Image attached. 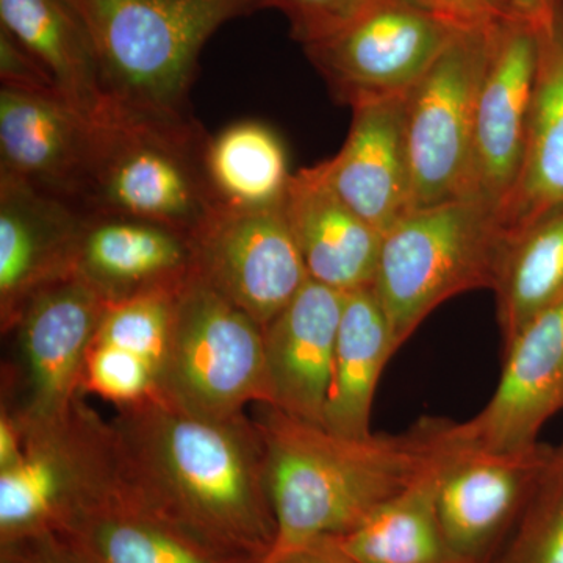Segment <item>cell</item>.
Here are the masks:
<instances>
[{
  "label": "cell",
  "instance_id": "3957f363",
  "mask_svg": "<svg viewBox=\"0 0 563 563\" xmlns=\"http://www.w3.org/2000/svg\"><path fill=\"white\" fill-rule=\"evenodd\" d=\"M87 24L111 106L185 117L207 41L254 0H70Z\"/></svg>",
  "mask_w": 563,
  "mask_h": 563
},
{
  "label": "cell",
  "instance_id": "836d02e7",
  "mask_svg": "<svg viewBox=\"0 0 563 563\" xmlns=\"http://www.w3.org/2000/svg\"><path fill=\"white\" fill-rule=\"evenodd\" d=\"M0 558L11 563H92L65 533H44L0 547Z\"/></svg>",
  "mask_w": 563,
  "mask_h": 563
},
{
  "label": "cell",
  "instance_id": "8fae6325",
  "mask_svg": "<svg viewBox=\"0 0 563 563\" xmlns=\"http://www.w3.org/2000/svg\"><path fill=\"white\" fill-rule=\"evenodd\" d=\"M553 448L493 451L462 442L451 426L437 488V512L444 540L461 563H481L493 544L523 514Z\"/></svg>",
  "mask_w": 563,
  "mask_h": 563
},
{
  "label": "cell",
  "instance_id": "4fadbf2b",
  "mask_svg": "<svg viewBox=\"0 0 563 563\" xmlns=\"http://www.w3.org/2000/svg\"><path fill=\"white\" fill-rule=\"evenodd\" d=\"M537 63L536 24L521 16L499 22L477 96L466 198L501 209L514 190L523 165Z\"/></svg>",
  "mask_w": 563,
  "mask_h": 563
},
{
  "label": "cell",
  "instance_id": "1f68e13d",
  "mask_svg": "<svg viewBox=\"0 0 563 563\" xmlns=\"http://www.w3.org/2000/svg\"><path fill=\"white\" fill-rule=\"evenodd\" d=\"M457 31L490 27L517 16L512 0H410Z\"/></svg>",
  "mask_w": 563,
  "mask_h": 563
},
{
  "label": "cell",
  "instance_id": "d4e9b609",
  "mask_svg": "<svg viewBox=\"0 0 563 563\" xmlns=\"http://www.w3.org/2000/svg\"><path fill=\"white\" fill-rule=\"evenodd\" d=\"M65 536L92 563H247L210 547L121 492L85 515Z\"/></svg>",
  "mask_w": 563,
  "mask_h": 563
},
{
  "label": "cell",
  "instance_id": "cb8c5ba5",
  "mask_svg": "<svg viewBox=\"0 0 563 563\" xmlns=\"http://www.w3.org/2000/svg\"><path fill=\"white\" fill-rule=\"evenodd\" d=\"M453 426V422H451ZM451 442L409 487L373 510L350 532L332 539L355 563H461L444 540L437 488Z\"/></svg>",
  "mask_w": 563,
  "mask_h": 563
},
{
  "label": "cell",
  "instance_id": "4316f807",
  "mask_svg": "<svg viewBox=\"0 0 563 563\" xmlns=\"http://www.w3.org/2000/svg\"><path fill=\"white\" fill-rule=\"evenodd\" d=\"M503 346L563 295V209L515 236L495 287Z\"/></svg>",
  "mask_w": 563,
  "mask_h": 563
},
{
  "label": "cell",
  "instance_id": "83f0119b",
  "mask_svg": "<svg viewBox=\"0 0 563 563\" xmlns=\"http://www.w3.org/2000/svg\"><path fill=\"white\" fill-rule=\"evenodd\" d=\"M179 291L154 292L110 303L92 343L111 344L140 355L157 373L161 388Z\"/></svg>",
  "mask_w": 563,
  "mask_h": 563
},
{
  "label": "cell",
  "instance_id": "603a6c76",
  "mask_svg": "<svg viewBox=\"0 0 563 563\" xmlns=\"http://www.w3.org/2000/svg\"><path fill=\"white\" fill-rule=\"evenodd\" d=\"M0 27L44 66L66 101L92 121L107 113L95 44L70 0H0Z\"/></svg>",
  "mask_w": 563,
  "mask_h": 563
},
{
  "label": "cell",
  "instance_id": "277c9868",
  "mask_svg": "<svg viewBox=\"0 0 563 563\" xmlns=\"http://www.w3.org/2000/svg\"><path fill=\"white\" fill-rule=\"evenodd\" d=\"M209 133L191 117H157L111 106L95 121L87 211L131 214L195 235L217 213L207 181Z\"/></svg>",
  "mask_w": 563,
  "mask_h": 563
},
{
  "label": "cell",
  "instance_id": "4dcf8cb0",
  "mask_svg": "<svg viewBox=\"0 0 563 563\" xmlns=\"http://www.w3.org/2000/svg\"><path fill=\"white\" fill-rule=\"evenodd\" d=\"M374 0H254L257 10L280 11L290 22L292 40L303 47L331 38L358 14L368 9Z\"/></svg>",
  "mask_w": 563,
  "mask_h": 563
},
{
  "label": "cell",
  "instance_id": "f1b7e54d",
  "mask_svg": "<svg viewBox=\"0 0 563 563\" xmlns=\"http://www.w3.org/2000/svg\"><path fill=\"white\" fill-rule=\"evenodd\" d=\"M507 563H563V440L553 448Z\"/></svg>",
  "mask_w": 563,
  "mask_h": 563
},
{
  "label": "cell",
  "instance_id": "d590c367",
  "mask_svg": "<svg viewBox=\"0 0 563 563\" xmlns=\"http://www.w3.org/2000/svg\"><path fill=\"white\" fill-rule=\"evenodd\" d=\"M563 0H512V7L517 16L539 24L553 16L561 9Z\"/></svg>",
  "mask_w": 563,
  "mask_h": 563
},
{
  "label": "cell",
  "instance_id": "5bb4252c",
  "mask_svg": "<svg viewBox=\"0 0 563 563\" xmlns=\"http://www.w3.org/2000/svg\"><path fill=\"white\" fill-rule=\"evenodd\" d=\"M503 347L495 393L476 417L455 422V432L485 450H525L539 443L543 426L563 409V295Z\"/></svg>",
  "mask_w": 563,
  "mask_h": 563
},
{
  "label": "cell",
  "instance_id": "f546056e",
  "mask_svg": "<svg viewBox=\"0 0 563 563\" xmlns=\"http://www.w3.org/2000/svg\"><path fill=\"white\" fill-rule=\"evenodd\" d=\"M81 393L113 402L118 409L161 398L158 376L150 363L121 347L91 343L81 376Z\"/></svg>",
  "mask_w": 563,
  "mask_h": 563
},
{
  "label": "cell",
  "instance_id": "484cf974",
  "mask_svg": "<svg viewBox=\"0 0 563 563\" xmlns=\"http://www.w3.org/2000/svg\"><path fill=\"white\" fill-rule=\"evenodd\" d=\"M203 165L220 210L279 209L292 179L280 136L258 121L233 122L209 136Z\"/></svg>",
  "mask_w": 563,
  "mask_h": 563
},
{
  "label": "cell",
  "instance_id": "7c38bea8",
  "mask_svg": "<svg viewBox=\"0 0 563 563\" xmlns=\"http://www.w3.org/2000/svg\"><path fill=\"white\" fill-rule=\"evenodd\" d=\"M192 242L196 274L262 328L310 279L282 207L218 210Z\"/></svg>",
  "mask_w": 563,
  "mask_h": 563
},
{
  "label": "cell",
  "instance_id": "e575fe53",
  "mask_svg": "<svg viewBox=\"0 0 563 563\" xmlns=\"http://www.w3.org/2000/svg\"><path fill=\"white\" fill-rule=\"evenodd\" d=\"M277 563H355L332 539L320 540Z\"/></svg>",
  "mask_w": 563,
  "mask_h": 563
},
{
  "label": "cell",
  "instance_id": "d6986e66",
  "mask_svg": "<svg viewBox=\"0 0 563 563\" xmlns=\"http://www.w3.org/2000/svg\"><path fill=\"white\" fill-rule=\"evenodd\" d=\"M344 292L312 279L263 328L272 407L322 426Z\"/></svg>",
  "mask_w": 563,
  "mask_h": 563
},
{
  "label": "cell",
  "instance_id": "7a4b0ae2",
  "mask_svg": "<svg viewBox=\"0 0 563 563\" xmlns=\"http://www.w3.org/2000/svg\"><path fill=\"white\" fill-rule=\"evenodd\" d=\"M266 454L276 532L261 563L335 539L417 479L450 440V420L424 418L409 431L339 435L272 406L255 418Z\"/></svg>",
  "mask_w": 563,
  "mask_h": 563
},
{
  "label": "cell",
  "instance_id": "6da1fadb",
  "mask_svg": "<svg viewBox=\"0 0 563 563\" xmlns=\"http://www.w3.org/2000/svg\"><path fill=\"white\" fill-rule=\"evenodd\" d=\"M111 424L122 495L222 553L265 559L276 523L255 420L198 417L154 398L118 409Z\"/></svg>",
  "mask_w": 563,
  "mask_h": 563
},
{
  "label": "cell",
  "instance_id": "52a82bcc",
  "mask_svg": "<svg viewBox=\"0 0 563 563\" xmlns=\"http://www.w3.org/2000/svg\"><path fill=\"white\" fill-rule=\"evenodd\" d=\"M161 398L206 418L273 402L262 325L196 273L177 295Z\"/></svg>",
  "mask_w": 563,
  "mask_h": 563
},
{
  "label": "cell",
  "instance_id": "44dd1931",
  "mask_svg": "<svg viewBox=\"0 0 563 563\" xmlns=\"http://www.w3.org/2000/svg\"><path fill=\"white\" fill-rule=\"evenodd\" d=\"M536 27L539 63L523 165L499 209L512 240L563 209V5Z\"/></svg>",
  "mask_w": 563,
  "mask_h": 563
},
{
  "label": "cell",
  "instance_id": "8d00e7d4",
  "mask_svg": "<svg viewBox=\"0 0 563 563\" xmlns=\"http://www.w3.org/2000/svg\"><path fill=\"white\" fill-rule=\"evenodd\" d=\"M0 563H11V562L7 561V559L0 558Z\"/></svg>",
  "mask_w": 563,
  "mask_h": 563
},
{
  "label": "cell",
  "instance_id": "ac0fdd59",
  "mask_svg": "<svg viewBox=\"0 0 563 563\" xmlns=\"http://www.w3.org/2000/svg\"><path fill=\"white\" fill-rule=\"evenodd\" d=\"M404 102L391 98L352 107L342 150L318 163L336 195L383 235L412 211Z\"/></svg>",
  "mask_w": 563,
  "mask_h": 563
},
{
  "label": "cell",
  "instance_id": "5b68a950",
  "mask_svg": "<svg viewBox=\"0 0 563 563\" xmlns=\"http://www.w3.org/2000/svg\"><path fill=\"white\" fill-rule=\"evenodd\" d=\"M509 232L499 209L462 198L410 211L385 233L373 290L396 351L454 296L495 290Z\"/></svg>",
  "mask_w": 563,
  "mask_h": 563
},
{
  "label": "cell",
  "instance_id": "2e32d148",
  "mask_svg": "<svg viewBox=\"0 0 563 563\" xmlns=\"http://www.w3.org/2000/svg\"><path fill=\"white\" fill-rule=\"evenodd\" d=\"M95 121L58 91L0 88V176L80 206Z\"/></svg>",
  "mask_w": 563,
  "mask_h": 563
},
{
  "label": "cell",
  "instance_id": "d6a6232c",
  "mask_svg": "<svg viewBox=\"0 0 563 563\" xmlns=\"http://www.w3.org/2000/svg\"><path fill=\"white\" fill-rule=\"evenodd\" d=\"M0 79L2 87L16 90L58 91L44 66L3 27H0Z\"/></svg>",
  "mask_w": 563,
  "mask_h": 563
},
{
  "label": "cell",
  "instance_id": "e0dca14e",
  "mask_svg": "<svg viewBox=\"0 0 563 563\" xmlns=\"http://www.w3.org/2000/svg\"><path fill=\"white\" fill-rule=\"evenodd\" d=\"M87 210L24 181L0 176V324L25 299L73 274Z\"/></svg>",
  "mask_w": 563,
  "mask_h": 563
},
{
  "label": "cell",
  "instance_id": "9c48e42d",
  "mask_svg": "<svg viewBox=\"0 0 563 563\" xmlns=\"http://www.w3.org/2000/svg\"><path fill=\"white\" fill-rule=\"evenodd\" d=\"M109 306L74 274L29 296L2 329L14 344V362L3 373L2 406L25 426L65 413L84 395L85 361Z\"/></svg>",
  "mask_w": 563,
  "mask_h": 563
},
{
  "label": "cell",
  "instance_id": "9a60e30c",
  "mask_svg": "<svg viewBox=\"0 0 563 563\" xmlns=\"http://www.w3.org/2000/svg\"><path fill=\"white\" fill-rule=\"evenodd\" d=\"M195 273L191 233L131 214H85L73 274L107 302L179 291Z\"/></svg>",
  "mask_w": 563,
  "mask_h": 563
},
{
  "label": "cell",
  "instance_id": "7402d4cb",
  "mask_svg": "<svg viewBox=\"0 0 563 563\" xmlns=\"http://www.w3.org/2000/svg\"><path fill=\"white\" fill-rule=\"evenodd\" d=\"M387 314L372 287L344 292L322 426L344 437L372 435L373 404L396 354Z\"/></svg>",
  "mask_w": 563,
  "mask_h": 563
},
{
  "label": "cell",
  "instance_id": "ffe728a7",
  "mask_svg": "<svg viewBox=\"0 0 563 563\" xmlns=\"http://www.w3.org/2000/svg\"><path fill=\"white\" fill-rule=\"evenodd\" d=\"M282 209L310 279L342 292L372 287L384 235L336 195L320 166L292 174Z\"/></svg>",
  "mask_w": 563,
  "mask_h": 563
},
{
  "label": "cell",
  "instance_id": "ba28073f",
  "mask_svg": "<svg viewBox=\"0 0 563 563\" xmlns=\"http://www.w3.org/2000/svg\"><path fill=\"white\" fill-rule=\"evenodd\" d=\"M498 24L455 33L406 96L412 211L468 195L477 96Z\"/></svg>",
  "mask_w": 563,
  "mask_h": 563
},
{
  "label": "cell",
  "instance_id": "8992f818",
  "mask_svg": "<svg viewBox=\"0 0 563 563\" xmlns=\"http://www.w3.org/2000/svg\"><path fill=\"white\" fill-rule=\"evenodd\" d=\"M84 396L55 420L24 424L21 457L0 472V547L68 532L120 493L113 424Z\"/></svg>",
  "mask_w": 563,
  "mask_h": 563
},
{
  "label": "cell",
  "instance_id": "30bf717a",
  "mask_svg": "<svg viewBox=\"0 0 563 563\" xmlns=\"http://www.w3.org/2000/svg\"><path fill=\"white\" fill-rule=\"evenodd\" d=\"M457 29L410 0H374L331 38L303 47L336 101L406 98Z\"/></svg>",
  "mask_w": 563,
  "mask_h": 563
}]
</instances>
